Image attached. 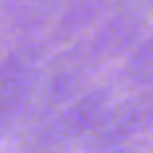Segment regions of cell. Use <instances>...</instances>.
Returning a JSON list of instances; mask_svg holds the SVG:
<instances>
[{"mask_svg": "<svg viewBox=\"0 0 153 153\" xmlns=\"http://www.w3.org/2000/svg\"><path fill=\"white\" fill-rule=\"evenodd\" d=\"M153 17V0H111L86 44L103 63L128 55Z\"/></svg>", "mask_w": 153, "mask_h": 153, "instance_id": "3", "label": "cell"}, {"mask_svg": "<svg viewBox=\"0 0 153 153\" xmlns=\"http://www.w3.org/2000/svg\"><path fill=\"white\" fill-rule=\"evenodd\" d=\"M36 74L38 69L21 53L0 61V134L23 117Z\"/></svg>", "mask_w": 153, "mask_h": 153, "instance_id": "5", "label": "cell"}, {"mask_svg": "<svg viewBox=\"0 0 153 153\" xmlns=\"http://www.w3.org/2000/svg\"><path fill=\"white\" fill-rule=\"evenodd\" d=\"M136 94H138V99H140V103H143V109L147 111L149 120L153 122V86L143 88V90H136Z\"/></svg>", "mask_w": 153, "mask_h": 153, "instance_id": "9", "label": "cell"}, {"mask_svg": "<svg viewBox=\"0 0 153 153\" xmlns=\"http://www.w3.org/2000/svg\"><path fill=\"white\" fill-rule=\"evenodd\" d=\"M63 0H7L0 4V34L25 40L57 21Z\"/></svg>", "mask_w": 153, "mask_h": 153, "instance_id": "6", "label": "cell"}, {"mask_svg": "<svg viewBox=\"0 0 153 153\" xmlns=\"http://www.w3.org/2000/svg\"><path fill=\"white\" fill-rule=\"evenodd\" d=\"M153 122L149 120L147 111L143 109V103L138 94L128 97L117 103H109L97 124L90 128V132L84 136L82 147L86 151H105L113 147L126 145L136 134L151 128Z\"/></svg>", "mask_w": 153, "mask_h": 153, "instance_id": "4", "label": "cell"}, {"mask_svg": "<svg viewBox=\"0 0 153 153\" xmlns=\"http://www.w3.org/2000/svg\"><path fill=\"white\" fill-rule=\"evenodd\" d=\"M109 103L111 92L105 86L78 94L32 130L25 140V153H63L76 143L82 145Z\"/></svg>", "mask_w": 153, "mask_h": 153, "instance_id": "2", "label": "cell"}, {"mask_svg": "<svg viewBox=\"0 0 153 153\" xmlns=\"http://www.w3.org/2000/svg\"><path fill=\"white\" fill-rule=\"evenodd\" d=\"M109 2L111 0H63L61 13L53 30L55 42L65 44L92 27L101 19Z\"/></svg>", "mask_w": 153, "mask_h": 153, "instance_id": "7", "label": "cell"}, {"mask_svg": "<svg viewBox=\"0 0 153 153\" xmlns=\"http://www.w3.org/2000/svg\"><path fill=\"white\" fill-rule=\"evenodd\" d=\"M92 153H134V151H130L122 145V147H113V149H105V151H92Z\"/></svg>", "mask_w": 153, "mask_h": 153, "instance_id": "10", "label": "cell"}, {"mask_svg": "<svg viewBox=\"0 0 153 153\" xmlns=\"http://www.w3.org/2000/svg\"><path fill=\"white\" fill-rule=\"evenodd\" d=\"M99 65L101 61L92 55L84 40L69 46L65 53L55 57L44 71L36 74L23 117L42 122L53 115L57 109L82 94L80 90L86 86Z\"/></svg>", "mask_w": 153, "mask_h": 153, "instance_id": "1", "label": "cell"}, {"mask_svg": "<svg viewBox=\"0 0 153 153\" xmlns=\"http://www.w3.org/2000/svg\"><path fill=\"white\" fill-rule=\"evenodd\" d=\"M122 80L132 90L153 86V34L132 46L122 67Z\"/></svg>", "mask_w": 153, "mask_h": 153, "instance_id": "8", "label": "cell"}]
</instances>
